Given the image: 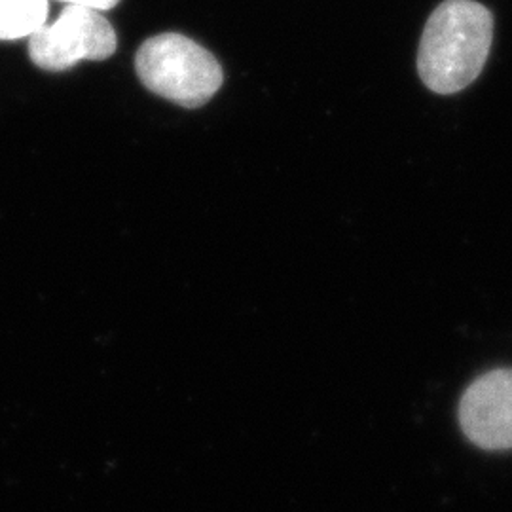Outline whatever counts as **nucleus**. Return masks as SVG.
Wrapping results in <instances>:
<instances>
[{"label": "nucleus", "mask_w": 512, "mask_h": 512, "mask_svg": "<svg viewBox=\"0 0 512 512\" xmlns=\"http://www.w3.org/2000/svg\"><path fill=\"white\" fill-rule=\"evenodd\" d=\"M31 61L42 71L61 73L80 61H105L118 48V37L101 12L67 4L54 23L27 38Z\"/></svg>", "instance_id": "obj_3"}, {"label": "nucleus", "mask_w": 512, "mask_h": 512, "mask_svg": "<svg viewBox=\"0 0 512 512\" xmlns=\"http://www.w3.org/2000/svg\"><path fill=\"white\" fill-rule=\"evenodd\" d=\"M135 71L148 92L184 109L203 107L224 80L217 57L179 33L145 40L135 55Z\"/></svg>", "instance_id": "obj_2"}, {"label": "nucleus", "mask_w": 512, "mask_h": 512, "mask_svg": "<svg viewBox=\"0 0 512 512\" xmlns=\"http://www.w3.org/2000/svg\"><path fill=\"white\" fill-rule=\"evenodd\" d=\"M67 4H74V6H84V8H92L97 12H107L112 10L114 6H118L120 0H61Z\"/></svg>", "instance_id": "obj_6"}, {"label": "nucleus", "mask_w": 512, "mask_h": 512, "mask_svg": "<svg viewBox=\"0 0 512 512\" xmlns=\"http://www.w3.org/2000/svg\"><path fill=\"white\" fill-rule=\"evenodd\" d=\"M50 0H0V42L35 35L48 23Z\"/></svg>", "instance_id": "obj_5"}, {"label": "nucleus", "mask_w": 512, "mask_h": 512, "mask_svg": "<svg viewBox=\"0 0 512 512\" xmlns=\"http://www.w3.org/2000/svg\"><path fill=\"white\" fill-rule=\"evenodd\" d=\"M494 38L492 12L475 0H446L431 14L418 52L423 84L440 95L461 92L482 73Z\"/></svg>", "instance_id": "obj_1"}, {"label": "nucleus", "mask_w": 512, "mask_h": 512, "mask_svg": "<svg viewBox=\"0 0 512 512\" xmlns=\"http://www.w3.org/2000/svg\"><path fill=\"white\" fill-rule=\"evenodd\" d=\"M459 421L476 446L512 448V370L488 372L471 384L461 399Z\"/></svg>", "instance_id": "obj_4"}]
</instances>
